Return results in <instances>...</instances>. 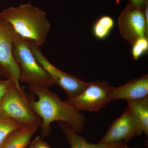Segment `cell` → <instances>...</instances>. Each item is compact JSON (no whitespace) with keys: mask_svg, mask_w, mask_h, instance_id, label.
<instances>
[{"mask_svg":"<svg viewBox=\"0 0 148 148\" xmlns=\"http://www.w3.org/2000/svg\"><path fill=\"white\" fill-rule=\"evenodd\" d=\"M29 89L38 99L30 98L33 110L42 121V137L50 135L51 124L54 121L62 122L69 124L77 132L84 128L87 119L83 114L76 111L65 101H61L58 95L49 90L40 86H29Z\"/></svg>","mask_w":148,"mask_h":148,"instance_id":"obj_1","label":"cell"},{"mask_svg":"<svg viewBox=\"0 0 148 148\" xmlns=\"http://www.w3.org/2000/svg\"><path fill=\"white\" fill-rule=\"evenodd\" d=\"M0 14L22 39L39 47L44 44L51 27L45 12L28 3L10 7Z\"/></svg>","mask_w":148,"mask_h":148,"instance_id":"obj_2","label":"cell"},{"mask_svg":"<svg viewBox=\"0 0 148 148\" xmlns=\"http://www.w3.org/2000/svg\"><path fill=\"white\" fill-rule=\"evenodd\" d=\"M14 57L19 70V81L29 86L49 88L55 83L36 59L28 43L18 35L14 44Z\"/></svg>","mask_w":148,"mask_h":148,"instance_id":"obj_3","label":"cell"},{"mask_svg":"<svg viewBox=\"0 0 148 148\" xmlns=\"http://www.w3.org/2000/svg\"><path fill=\"white\" fill-rule=\"evenodd\" d=\"M31 97L14 83L0 102V115L10 118L23 125L40 128L42 121L33 110Z\"/></svg>","mask_w":148,"mask_h":148,"instance_id":"obj_4","label":"cell"},{"mask_svg":"<svg viewBox=\"0 0 148 148\" xmlns=\"http://www.w3.org/2000/svg\"><path fill=\"white\" fill-rule=\"evenodd\" d=\"M113 86L104 81L90 82L80 94L65 101L76 111L96 112L103 109L112 101L111 94Z\"/></svg>","mask_w":148,"mask_h":148,"instance_id":"obj_5","label":"cell"},{"mask_svg":"<svg viewBox=\"0 0 148 148\" xmlns=\"http://www.w3.org/2000/svg\"><path fill=\"white\" fill-rule=\"evenodd\" d=\"M17 34L10 24L0 18V74L12 80L18 87L19 70L14 57V44Z\"/></svg>","mask_w":148,"mask_h":148,"instance_id":"obj_6","label":"cell"},{"mask_svg":"<svg viewBox=\"0 0 148 148\" xmlns=\"http://www.w3.org/2000/svg\"><path fill=\"white\" fill-rule=\"evenodd\" d=\"M143 132L139 119L127 105L124 112L113 122L98 143L110 144L124 142L126 143L136 136H140Z\"/></svg>","mask_w":148,"mask_h":148,"instance_id":"obj_7","label":"cell"},{"mask_svg":"<svg viewBox=\"0 0 148 148\" xmlns=\"http://www.w3.org/2000/svg\"><path fill=\"white\" fill-rule=\"evenodd\" d=\"M36 59L51 77L55 84L62 88L68 98H74L80 94L90 84L56 68L46 58L40 47L33 43L28 42Z\"/></svg>","mask_w":148,"mask_h":148,"instance_id":"obj_8","label":"cell"},{"mask_svg":"<svg viewBox=\"0 0 148 148\" xmlns=\"http://www.w3.org/2000/svg\"><path fill=\"white\" fill-rule=\"evenodd\" d=\"M118 23L121 34L132 44L147 34L148 25L142 9L128 4L121 14Z\"/></svg>","mask_w":148,"mask_h":148,"instance_id":"obj_9","label":"cell"},{"mask_svg":"<svg viewBox=\"0 0 148 148\" xmlns=\"http://www.w3.org/2000/svg\"><path fill=\"white\" fill-rule=\"evenodd\" d=\"M148 75L132 79L123 85L113 88L111 100L123 99L127 101L148 98Z\"/></svg>","mask_w":148,"mask_h":148,"instance_id":"obj_10","label":"cell"},{"mask_svg":"<svg viewBox=\"0 0 148 148\" xmlns=\"http://www.w3.org/2000/svg\"><path fill=\"white\" fill-rule=\"evenodd\" d=\"M38 128L24 125L12 133L0 146V148H27L33 135Z\"/></svg>","mask_w":148,"mask_h":148,"instance_id":"obj_11","label":"cell"},{"mask_svg":"<svg viewBox=\"0 0 148 148\" xmlns=\"http://www.w3.org/2000/svg\"><path fill=\"white\" fill-rule=\"evenodd\" d=\"M61 130L66 136L71 148H110L115 143L110 144H92L84 138L78 135L69 124L62 122H58Z\"/></svg>","mask_w":148,"mask_h":148,"instance_id":"obj_12","label":"cell"},{"mask_svg":"<svg viewBox=\"0 0 148 148\" xmlns=\"http://www.w3.org/2000/svg\"><path fill=\"white\" fill-rule=\"evenodd\" d=\"M127 105L132 109L139 119L143 132L148 135V98L128 101Z\"/></svg>","mask_w":148,"mask_h":148,"instance_id":"obj_13","label":"cell"},{"mask_svg":"<svg viewBox=\"0 0 148 148\" xmlns=\"http://www.w3.org/2000/svg\"><path fill=\"white\" fill-rule=\"evenodd\" d=\"M114 25V21L110 16H101L93 26V32L94 36L99 39L106 38L110 33Z\"/></svg>","mask_w":148,"mask_h":148,"instance_id":"obj_14","label":"cell"},{"mask_svg":"<svg viewBox=\"0 0 148 148\" xmlns=\"http://www.w3.org/2000/svg\"><path fill=\"white\" fill-rule=\"evenodd\" d=\"M23 125L15 120L0 115V146L12 133Z\"/></svg>","mask_w":148,"mask_h":148,"instance_id":"obj_15","label":"cell"},{"mask_svg":"<svg viewBox=\"0 0 148 148\" xmlns=\"http://www.w3.org/2000/svg\"><path fill=\"white\" fill-rule=\"evenodd\" d=\"M132 53L133 59L138 60L148 49V40L147 37L140 38L133 44Z\"/></svg>","mask_w":148,"mask_h":148,"instance_id":"obj_16","label":"cell"},{"mask_svg":"<svg viewBox=\"0 0 148 148\" xmlns=\"http://www.w3.org/2000/svg\"><path fill=\"white\" fill-rule=\"evenodd\" d=\"M27 148H51L40 136L36 137L31 141Z\"/></svg>","mask_w":148,"mask_h":148,"instance_id":"obj_17","label":"cell"},{"mask_svg":"<svg viewBox=\"0 0 148 148\" xmlns=\"http://www.w3.org/2000/svg\"><path fill=\"white\" fill-rule=\"evenodd\" d=\"M14 83H15L13 80L8 79L5 80H0V94L5 93Z\"/></svg>","mask_w":148,"mask_h":148,"instance_id":"obj_18","label":"cell"},{"mask_svg":"<svg viewBox=\"0 0 148 148\" xmlns=\"http://www.w3.org/2000/svg\"><path fill=\"white\" fill-rule=\"evenodd\" d=\"M147 2V0H130L129 4L137 8L143 9Z\"/></svg>","mask_w":148,"mask_h":148,"instance_id":"obj_19","label":"cell"},{"mask_svg":"<svg viewBox=\"0 0 148 148\" xmlns=\"http://www.w3.org/2000/svg\"><path fill=\"white\" fill-rule=\"evenodd\" d=\"M124 143H115L114 145L110 148H122Z\"/></svg>","mask_w":148,"mask_h":148,"instance_id":"obj_20","label":"cell"},{"mask_svg":"<svg viewBox=\"0 0 148 148\" xmlns=\"http://www.w3.org/2000/svg\"><path fill=\"white\" fill-rule=\"evenodd\" d=\"M122 148H132L131 147H128L127 145H126V143H124V144H123V145Z\"/></svg>","mask_w":148,"mask_h":148,"instance_id":"obj_21","label":"cell"},{"mask_svg":"<svg viewBox=\"0 0 148 148\" xmlns=\"http://www.w3.org/2000/svg\"><path fill=\"white\" fill-rule=\"evenodd\" d=\"M5 94V93H1V94H0V102L1 101L4 95Z\"/></svg>","mask_w":148,"mask_h":148,"instance_id":"obj_22","label":"cell"},{"mask_svg":"<svg viewBox=\"0 0 148 148\" xmlns=\"http://www.w3.org/2000/svg\"><path fill=\"white\" fill-rule=\"evenodd\" d=\"M1 14H0V18H1Z\"/></svg>","mask_w":148,"mask_h":148,"instance_id":"obj_23","label":"cell"}]
</instances>
